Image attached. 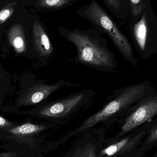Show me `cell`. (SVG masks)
<instances>
[{"label":"cell","instance_id":"cell-5","mask_svg":"<svg viewBox=\"0 0 157 157\" xmlns=\"http://www.w3.org/2000/svg\"><path fill=\"white\" fill-rule=\"evenodd\" d=\"M157 116V91L151 93L138 102L133 109L121 118L120 135L126 133Z\"/></svg>","mask_w":157,"mask_h":157},{"label":"cell","instance_id":"cell-4","mask_svg":"<svg viewBox=\"0 0 157 157\" xmlns=\"http://www.w3.org/2000/svg\"><path fill=\"white\" fill-rule=\"evenodd\" d=\"M86 13L100 31L109 36L125 60L134 67H138L137 60L135 58L132 47L129 40L101 7L96 2H91Z\"/></svg>","mask_w":157,"mask_h":157},{"label":"cell","instance_id":"cell-11","mask_svg":"<svg viewBox=\"0 0 157 157\" xmlns=\"http://www.w3.org/2000/svg\"><path fill=\"white\" fill-rule=\"evenodd\" d=\"M47 128V126L41 124L27 123L11 128L8 132L16 136H26L41 132Z\"/></svg>","mask_w":157,"mask_h":157},{"label":"cell","instance_id":"cell-8","mask_svg":"<svg viewBox=\"0 0 157 157\" xmlns=\"http://www.w3.org/2000/svg\"><path fill=\"white\" fill-rule=\"evenodd\" d=\"M133 35L135 47L142 58L147 59L157 53V49L149 39L148 26L145 14L134 26Z\"/></svg>","mask_w":157,"mask_h":157},{"label":"cell","instance_id":"cell-17","mask_svg":"<svg viewBox=\"0 0 157 157\" xmlns=\"http://www.w3.org/2000/svg\"><path fill=\"white\" fill-rule=\"evenodd\" d=\"M11 126V124L5 118L0 116V128H6Z\"/></svg>","mask_w":157,"mask_h":157},{"label":"cell","instance_id":"cell-2","mask_svg":"<svg viewBox=\"0 0 157 157\" xmlns=\"http://www.w3.org/2000/svg\"><path fill=\"white\" fill-rule=\"evenodd\" d=\"M156 91L148 81L115 90L108 102L99 111L84 121L75 132L86 131L101 123H109L123 118L145 97Z\"/></svg>","mask_w":157,"mask_h":157},{"label":"cell","instance_id":"cell-3","mask_svg":"<svg viewBox=\"0 0 157 157\" xmlns=\"http://www.w3.org/2000/svg\"><path fill=\"white\" fill-rule=\"evenodd\" d=\"M97 95L95 90H83L60 98L44 101L38 104L34 112L40 118L61 122L88 109Z\"/></svg>","mask_w":157,"mask_h":157},{"label":"cell","instance_id":"cell-7","mask_svg":"<svg viewBox=\"0 0 157 157\" xmlns=\"http://www.w3.org/2000/svg\"><path fill=\"white\" fill-rule=\"evenodd\" d=\"M33 45L41 64L47 66L55 57L56 48L44 28L38 22L33 25Z\"/></svg>","mask_w":157,"mask_h":157},{"label":"cell","instance_id":"cell-18","mask_svg":"<svg viewBox=\"0 0 157 157\" xmlns=\"http://www.w3.org/2000/svg\"><path fill=\"white\" fill-rule=\"evenodd\" d=\"M0 157H18L17 154L14 152L0 153Z\"/></svg>","mask_w":157,"mask_h":157},{"label":"cell","instance_id":"cell-12","mask_svg":"<svg viewBox=\"0 0 157 157\" xmlns=\"http://www.w3.org/2000/svg\"><path fill=\"white\" fill-rule=\"evenodd\" d=\"M72 0H39L38 3L45 8H57L66 5Z\"/></svg>","mask_w":157,"mask_h":157},{"label":"cell","instance_id":"cell-1","mask_svg":"<svg viewBox=\"0 0 157 157\" xmlns=\"http://www.w3.org/2000/svg\"><path fill=\"white\" fill-rule=\"evenodd\" d=\"M60 35L76 49L74 58H68L69 60L109 73L116 71L118 64L115 55L99 33L63 29L61 30Z\"/></svg>","mask_w":157,"mask_h":157},{"label":"cell","instance_id":"cell-19","mask_svg":"<svg viewBox=\"0 0 157 157\" xmlns=\"http://www.w3.org/2000/svg\"><path fill=\"white\" fill-rule=\"evenodd\" d=\"M1 73H0V78H1Z\"/></svg>","mask_w":157,"mask_h":157},{"label":"cell","instance_id":"cell-14","mask_svg":"<svg viewBox=\"0 0 157 157\" xmlns=\"http://www.w3.org/2000/svg\"><path fill=\"white\" fill-rule=\"evenodd\" d=\"M133 14L138 15L141 13L144 7L142 0H130Z\"/></svg>","mask_w":157,"mask_h":157},{"label":"cell","instance_id":"cell-6","mask_svg":"<svg viewBox=\"0 0 157 157\" xmlns=\"http://www.w3.org/2000/svg\"><path fill=\"white\" fill-rule=\"evenodd\" d=\"M82 84L59 80L54 84H48L46 80L36 81L29 87L18 101V106L36 105L48 99L51 95L65 87H80Z\"/></svg>","mask_w":157,"mask_h":157},{"label":"cell","instance_id":"cell-15","mask_svg":"<svg viewBox=\"0 0 157 157\" xmlns=\"http://www.w3.org/2000/svg\"><path fill=\"white\" fill-rule=\"evenodd\" d=\"M147 139V144H151L157 140V122L153 125L150 131Z\"/></svg>","mask_w":157,"mask_h":157},{"label":"cell","instance_id":"cell-9","mask_svg":"<svg viewBox=\"0 0 157 157\" xmlns=\"http://www.w3.org/2000/svg\"><path fill=\"white\" fill-rule=\"evenodd\" d=\"M8 38L10 44L18 54L27 52V43L25 30L20 24H16L8 31Z\"/></svg>","mask_w":157,"mask_h":157},{"label":"cell","instance_id":"cell-16","mask_svg":"<svg viewBox=\"0 0 157 157\" xmlns=\"http://www.w3.org/2000/svg\"><path fill=\"white\" fill-rule=\"evenodd\" d=\"M107 3L116 10H119L121 6L120 0H105Z\"/></svg>","mask_w":157,"mask_h":157},{"label":"cell","instance_id":"cell-13","mask_svg":"<svg viewBox=\"0 0 157 157\" xmlns=\"http://www.w3.org/2000/svg\"><path fill=\"white\" fill-rule=\"evenodd\" d=\"M14 3L9 5L7 7L0 11V25L3 24L12 16L14 12Z\"/></svg>","mask_w":157,"mask_h":157},{"label":"cell","instance_id":"cell-10","mask_svg":"<svg viewBox=\"0 0 157 157\" xmlns=\"http://www.w3.org/2000/svg\"><path fill=\"white\" fill-rule=\"evenodd\" d=\"M146 134L145 131H143L131 138L128 137L120 142L108 147L102 151L103 155L111 156L124 149H131L138 145Z\"/></svg>","mask_w":157,"mask_h":157}]
</instances>
